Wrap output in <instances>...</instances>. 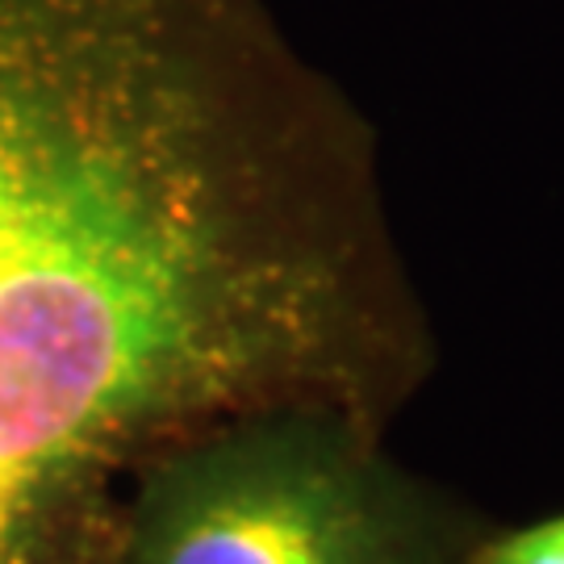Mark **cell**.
Masks as SVG:
<instances>
[{"mask_svg":"<svg viewBox=\"0 0 564 564\" xmlns=\"http://www.w3.org/2000/svg\"><path fill=\"white\" fill-rule=\"evenodd\" d=\"M226 0H0V564H80L155 431L343 305Z\"/></svg>","mask_w":564,"mask_h":564,"instance_id":"1","label":"cell"},{"mask_svg":"<svg viewBox=\"0 0 564 564\" xmlns=\"http://www.w3.org/2000/svg\"><path fill=\"white\" fill-rule=\"evenodd\" d=\"M113 564H473L481 535L343 410H251L139 473Z\"/></svg>","mask_w":564,"mask_h":564,"instance_id":"2","label":"cell"},{"mask_svg":"<svg viewBox=\"0 0 564 564\" xmlns=\"http://www.w3.org/2000/svg\"><path fill=\"white\" fill-rule=\"evenodd\" d=\"M473 564H564V514L481 540Z\"/></svg>","mask_w":564,"mask_h":564,"instance_id":"3","label":"cell"}]
</instances>
